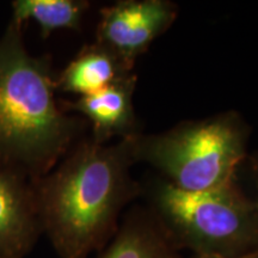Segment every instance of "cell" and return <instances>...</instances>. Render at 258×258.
Masks as SVG:
<instances>
[{
	"label": "cell",
	"mask_w": 258,
	"mask_h": 258,
	"mask_svg": "<svg viewBox=\"0 0 258 258\" xmlns=\"http://www.w3.org/2000/svg\"><path fill=\"white\" fill-rule=\"evenodd\" d=\"M89 8L82 0H15L12 2V21L23 25L34 21L40 27L41 36L47 38L61 29L79 30Z\"/></svg>",
	"instance_id": "obj_10"
},
{
	"label": "cell",
	"mask_w": 258,
	"mask_h": 258,
	"mask_svg": "<svg viewBox=\"0 0 258 258\" xmlns=\"http://www.w3.org/2000/svg\"><path fill=\"white\" fill-rule=\"evenodd\" d=\"M175 17V6L164 0L117 3L101 11L97 43L132 69L137 56L166 30Z\"/></svg>",
	"instance_id": "obj_5"
},
{
	"label": "cell",
	"mask_w": 258,
	"mask_h": 258,
	"mask_svg": "<svg viewBox=\"0 0 258 258\" xmlns=\"http://www.w3.org/2000/svg\"><path fill=\"white\" fill-rule=\"evenodd\" d=\"M158 220L176 245L228 258L258 252V208L234 182L206 191L165 183L156 195Z\"/></svg>",
	"instance_id": "obj_3"
},
{
	"label": "cell",
	"mask_w": 258,
	"mask_h": 258,
	"mask_svg": "<svg viewBox=\"0 0 258 258\" xmlns=\"http://www.w3.org/2000/svg\"><path fill=\"white\" fill-rule=\"evenodd\" d=\"M137 137L105 146L84 141L56 169L31 180L42 233L59 258H89L116 231L133 195L129 166Z\"/></svg>",
	"instance_id": "obj_1"
},
{
	"label": "cell",
	"mask_w": 258,
	"mask_h": 258,
	"mask_svg": "<svg viewBox=\"0 0 258 258\" xmlns=\"http://www.w3.org/2000/svg\"><path fill=\"white\" fill-rule=\"evenodd\" d=\"M137 77L131 74L111 86L92 95L79 97L69 103V108L90 120L93 129L92 140L105 144L114 137H134L133 96Z\"/></svg>",
	"instance_id": "obj_7"
},
{
	"label": "cell",
	"mask_w": 258,
	"mask_h": 258,
	"mask_svg": "<svg viewBox=\"0 0 258 258\" xmlns=\"http://www.w3.org/2000/svg\"><path fill=\"white\" fill-rule=\"evenodd\" d=\"M22 27L11 19L0 36V161L34 180L67 152L78 124L57 105L50 60L29 53Z\"/></svg>",
	"instance_id": "obj_2"
},
{
	"label": "cell",
	"mask_w": 258,
	"mask_h": 258,
	"mask_svg": "<svg viewBox=\"0 0 258 258\" xmlns=\"http://www.w3.org/2000/svg\"><path fill=\"white\" fill-rule=\"evenodd\" d=\"M245 156L239 121L220 116L183 124L157 137L139 140L135 158H143L184 191H206L230 184Z\"/></svg>",
	"instance_id": "obj_4"
},
{
	"label": "cell",
	"mask_w": 258,
	"mask_h": 258,
	"mask_svg": "<svg viewBox=\"0 0 258 258\" xmlns=\"http://www.w3.org/2000/svg\"><path fill=\"white\" fill-rule=\"evenodd\" d=\"M194 258H228V257H221V256H212V254H195ZM235 258H258V252L247 254V256L243 257H235Z\"/></svg>",
	"instance_id": "obj_11"
},
{
	"label": "cell",
	"mask_w": 258,
	"mask_h": 258,
	"mask_svg": "<svg viewBox=\"0 0 258 258\" xmlns=\"http://www.w3.org/2000/svg\"><path fill=\"white\" fill-rule=\"evenodd\" d=\"M131 70L112 51L95 42L84 47L64 67L55 86L62 92L89 96L131 76Z\"/></svg>",
	"instance_id": "obj_8"
},
{
	"label": "cell",
	"mask_w": 258,
	"mask_h": 258,
	"mask_svg": "<svg viewBox=\"0 0 258 258\" xmlns=\"http://www.w3.org/2000/svg\"><path fill=\"white\" fill-rule=\"evenodd\" d=\"M41 234L31 180L0 161V258H25Z\"/></svg>",
	"instance_id": "obj_6"
},
{
	"label": "cell",
	"mask_w": 258,
	"mask_h": 258,
	"mask_svg": "<svg viewBox=\"0 0 258 258\" xmlns=\"http://www.w3.org/2000/svg\"><path fill=\"white\" fill-rule=\"evenodd\" d=\"M257 178H258V169H257ZM257 205V208H258V203H256Z\"/></svg>",
	"instance_id": "obj_12"
},
{
	"label": "cell",
	"mask_w": 258,
	"mask_h": 258,
	"mask_svg": "<svg viewBox=\"0 0 258 258\" xmlns=\"http://www.w3.org/2000/svg\"><path fill=\"white\" fill-rule=\"evenodd\" d=\"M159 220L135 215L122 226L99 258H179Z\"/></svg>",
	"instance_id": "obj_9"
}]
</instances>
